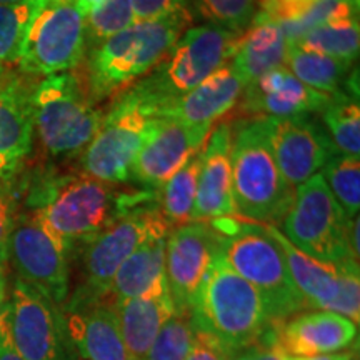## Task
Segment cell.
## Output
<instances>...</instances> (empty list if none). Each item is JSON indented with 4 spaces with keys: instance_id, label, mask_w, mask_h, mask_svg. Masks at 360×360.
Segmentation results:
<instances>
[{
    "instance_id": "cell-43",
    "label": "cell",
    "mask_w": 360,
    "mask_h": 360,
    "mask_svg": "<svg viewBox=\"0 0 360 360\" xmlns=\"http://www.w3.org/2000/svg\"><path fill=\"white\" fill-rule=\"evenodd\" d=\"M349 245H350V250H352L354 257L359 260V254H360V249H359V215H355L349 220Z\"/></svg>"
},
{
    "instance_id": "cell-21",
    "label": "cell",
    "mask_w": 360,
    "mask_h": 360,
    "mask_svg": "<svg viewBox=\"0 0 360 360\" xmlns=\"http://www.w3.org/2000/svg\"><path fill=\"white\" fill-rule=\"evenodd\" d=\"M359 326L330 310H310L277 322V340L290 357L335 354L357 342Z\"/></svg>"
},
{
    "instance_id": "cell-32",
    "label": "cell",
    "mask_w": 360,
    "mask_h": 360,
    "mask_svg": "<svg viewBox=\"0 0 360 360\" xmlns=\"http://www.w3.org/2000/svg\"><path fill=\"white\" fill-rule=\"evenodd\" d=\"M321 175L326 180L337 204L349 219L359 215L360 207V164L359 157H350L335 152L326 162Z\"/></svg>"
},
{
    "instance_id": "cell-18",
    "label": "cell",
    "mask_w": 360,
    "mask_h": 360,
    "mask_svg": "<svg viewBox=\"0 0 360 360\" xmlns=\"http://www.w3.org/2000/svg\"><path fill=\"white\" fill-rule=\"evenodd\" d=\"M217 236L209 222H188L172 229L165 242V278L175 314L188 315L210 260Z\"/></svg>"
},
{
    "instance_id": "cell-5",
    "label": "cell",
    "mask_w": 360,
    "mask_h": 360,
    "mask_svg": "<svg viewBox=\"0 0 360 360\" xmlns=\"http://www.w3.org/2000/svg\"><path fill=\"white\" fill-rule=\"evenodd\" d=\"M188 317L193 327L227 350L255 340L274 322L259 292L227 264L219 245L193 295Z\"/></svg>"
},
{
    "instance_id": "cell-33",
    "label": "cell",
    "mask_w": 360,
    "mask_h": 360,
    "mask_svg": "<svg viewBox=\"0 0 360 360\" xmlns=\"http://www.w3.org/2000/svg\"><path fill=\"white\" fill-rule=\"evenodd\" d=\"M191 12H197L207 24L242 35L257 12V0H187Z\"/></svg>"
},
{
    "instance_id": "cell-13",
    "label": "cell",
    "mask_w": 360,
    "mask_h": 360,
    "mask_svg": "<svg viewBox=\"0 0 360 360\" xmlns=\"http://www.w3.org/2000/svg\"><path fill=\"white\" fill-rule=\"evenodd\" d=\"M267 225V224H265ZM270 236L283 252L290 276L304 297L305 309L330 310L359 326L360 276L359 264L332 265L310 259L297 250L276 225H267Z\"/></svg>"
},
{
    "instance_id": "cell-35",
    "label": "cell",
    "mask_w": 360,
    "mask_h": 360,
    "mask_svg": "<svg viewBox=\"0 0 360 360\" xmlns=\"http://www.w3.org/2000/svg\"><path fill=\"white\" fill-rule=\"evenodd\" d=\"M132 24H135L132 0H105L85 15L87 47L96 49Z\"/></svg>"
},
{
    "instance_id": "cell-25",
    "label": "cell",
    "mask_w": 360,
    "mask_h": 360,
    "mask_svg": "<svg viewBox=\"0 0 360 360\" xmlns=\"http://www.w3.org/2000/svg\"><path fill=\"white\" fill-rule=\"evenodd\" d=\"M169 233L148 237L117 270L112 281L110 295L115 300L134 299L167 290L165 278V242Z\"/></svg>"
},
{
    "instance_id": "cell-36",
    "label": "cell",
    "mask_w": 360,
    "mask_h": 360,
    "mask_svg": "<svg viewBox=\"0 0 360 360\" xmlns=\"http://www.w3.org/2000/svg\"><path fill=\"white\" fill-rule=\"evenodd\" d=\"M192 335L193 323L191 317L174 314L160 328L146 360H186Z\"/></svg>"
},
{
    "instance_id": "cell-45",
    "label": "cell",
    "mask_w": 360,
    "mask_h": 360,
    "mask_svg": "<svg viewBox=\"0 0 360 360\" xmlns=\"http://www.w3.org/2000/svg\"><path fill=\"white\" fill-rule=\"evenodd\" d=\"M102 2H105V0H74V6L77 7V11L85 17L87 13L92 12L94 8L101 6Z\"/></svg>"
},
{
    "instance_id": "cell-27",
    "label": "cell",
    "mask_w": 360,
    "mask_h": 360,
    "mask_svg": "<svg viewBox=\"0 0 360 360\" xmlns=\"http://www.w3.org/2000/svg\"><path fill=\"white\" fill-rule=\"evenodd\" d=\"M283 65L307 87L327 96H337L344 92L342 87H345L354 62L289 45Z\"/></svg>"
},
{
    "instance_id": "cell-28",
    "label": "cell",
    "mask_w": 360,
    "mask_h": 360,
    "mask_svg": "<svg viewBox=\"0 0 360 360\" xmlns=\"http://www.w3.org/2000/svg\"><path fill=\"white\" fill-rule=\"evenodd\" d=\"M204 147L193 154L182 169H179L159 191V207L170 227L192 222L193 204H195L199 174L204 160Z\"/></svg>"
},
{
    "instance_id": "cell-2",
    "label": "cell",
    "mask_w": 360,
    "mask_h": 360,
    "mask_svg": "<svg viewBox=\"0 0 360 360\" xmlns=\"http://www.w3.org/2000/svg\"><path fill=\"white\" fill-rule=\"evenodd\" d=\"M225 260L259 292L270 321L283 322L305 309L304 297L290 276L289 265L267 225L237 215L209 222Z\"/></svg>"
},
{
    "instance_id": "cell-8",
    "label": "cell",
    "mask_w": 360,
    "mask_h": 360,
    "mask_svg": "<svg viewBox=\"0 0 360 360\" xmlns=\"http://www.w3.org/2000/svg\"><path fill=\"white\" fill-rule=\"evenodd\" d=\"M240 35L204 24L187 29L162 60L130 90L146 107L191 92L220 67L232 62Z\"/></svg>"
},
{
    "instance_id": "cell-42",
    "label": "cell",
    "mask_w": 360,
    "mask_h": 360,
    "mask_svg": "<svg viewBox=\"0 0 360 360\" xmlns=\"http://www.w3.org/2000/svg\"><path fill=\"white\" fill-rule=\"evenodd\" d=\"M0 360H24L22 355L17 352V349L13 347L6 310H2V314H0Z\"/></svg>"
},
{
    "instance_id": "cell-40",
    "label": "cell",
    "mask_w": 360,
    "mask_h": 360,
    "mask_svg": "<svg viewBox=\"0 0 360 360\" xmlns=\"http://www.w3.org/2000/svg\"><path fill=\"white\" fill-rule=\"evenodd\" d=\"M186 360H227V349L222 347L214 337L193 327L192 344Z\"/></svg>"
},
{
    "instance_id": "cell-37",
    "label": "cell",
    "mask_w": 360,
    "mask_h": 360,
    "mask_svg": "<svg viewBox=\"0 0 360 360\" xmlns=\"http://www.w3.org/2000/svg\"><path fill=\"white\" fill-rule=\"evenodd\" d=\"M289 355L277 340V322H272L262 335L242 347L227 350V360H287Z\"/></svg>"
},
{
    "instance_id": "cell-38",
    "label": "cell",
    "mask_w": 360,
    "mask_h": 360,
    "mask_svg": "<svg viewBox=\"0 0 360 360\" xmlns=\"http://www.w3.org/2000/svg\"><path fill=\"white\" fill-rule=\"evenodd\" d=\"M317 2L319 0H259L260 8L257 12L281 24L297 20Z\"/></svg>"
},
{
    "instance_id": "cell-16",
    "label": "cell",
    "mask_w": 360,
    "mask_h": 360,
    "mask_svg": "<svg viewBox=\"0 0 360 360\" xmlns=\"http://www.w3.org/2000/svg\"><path fill=\"white\" fill-rule=\"evenodd\" d=\"M210 129L212 125H186L155 119L147 141L135 157L129 182L141 186L142 191L159 192L204 146Z\"/></svg>"
},
{
    "instance_id": "cell-20",
    "label": "cell",
    "mask_w": 360,
    "mask_h": 360,
    "mask_svg": "<svg viewBox=\"0 0 360 360\" xmlns=\"http://www.w3.org/2000/svg\"><path fill=\"white\" fill-rule=\"evenodd\" d=\"M245 80L232 64H227L209 75L191 92L172 101L146 107L154 119L174 120L186 125H214L240 101Z\"/></svg>"
},
{
    "instance_id": "cell-11",
    "label": "cell",
    "mask_w": 360,
    "mask_h": 360,
    "mask_svg": "<svg viewBox=\"0 0 360 360\" xmlns=\"http://www.w3.org/2000/svg\"><path fill=\"white\" fill-rule=\"evenodd\" d=\"M85 51V17L74 2H52L30 27L17 69L30 77L70 72L80 65Z\"/></svg>"
},
{
    "instance_id": "cell-30",
    "label": "cell",
    "mask_w": 360,
    "mask_h": 360,
    "mask_svg": "<svg viewBox=\"0 0 360 360\" xmlns=\"http://www.w3.org/2000/svg\"><path fill=\"white\" fill-rule=\"evenodd\" d=\"M294 45L305 51L355 62L360 47L359 19L327 22V24L315 27Z\"/></svg>"
},
{
    "instance_id": "cell-23",
    "label": "cell",
    "mask_w": 360,
    "mask_h": 360,
    "mask_svg": "<svg viewBox=\"0 0 360 360\" xmlns=\"http://www.w3.org/2000/svg\"><path fill=\"white\" fill-rule=\"evenodd\" d=\"M67 334L84 360H132L117 323L114 305L103 302L65 309Z\"/></svg>"
},
{
    "instance_id": "cell-4",
    "label": "cell",
    "mask_w": 360,
    "mask_h": 360,
    "mask_svg": "<svg viewBox=\"0 0 360 360\" xmlns=\"http://www.w3.org/2000/svg\"><path fill=\"white\" fill-rule=\"evenodd\" d=\"M170 231L172 227L160 212L159 192L130 193L124 212L82 245V285L65 309L103 302L125 259L148 237Z\"/></svg>"
},
{
    "instance_id": "cell-15",
    "label": "cell",
    "mask_w": 360,
    "mask_h": 360,
    "mask_svg": "<svg viewBox=\"0 0 360 360\" xmlns=\"http://www.w3.org/2000/svg\"><path fill=\"white\" fill-rule=\"evenodd\" d=\"M34 77L0 65V188L24 165L34 142Z\"/></svg>"
},
{
    "instance_id": "cell-41",
    "label": "cell",
    "mask_w": 360,
    "mask_h": 360,
    "mask_svg": "<svg viewBox=\"0 0 360 360\" xmlns=\"http://www.w3.org/2000/svg\"><path fill=\"white\" fill-rule=\"evenodd\" d=\"M13 224L15 219H13L12 205L6 192L0 188V270L8 262V245H11Z\"/></svg>"
},
{
    "instance_id": "cell-44",
    "label": "cell",
    "mask_w": 360,
    "mask_h": 360,
    "mask_svg": "<svg viewBox=\"0 0 360 360\" xmlns=\"http://www.w3.org/2000/svg\"><path fill=\"white\" fill-rule=\"evenodd\" d=\"M355 354L352 350H342V352L335 354H323V355H314V357H290L287 360H354Z\"/></svg>"
},
{
    "instance_id": "cell-46",
    "label": "cell",
    "mask_w": 360,
    "mask_h": 360,
    "mask_svg": "<svg viewBox=\"0 0 360 360\" xmlns=\"http://www.w3.org/2000/svg\"><path fill=\"white\" fill-rule=\"evenodd\" d=\"M6 295H7V282H6V276L4 272L0 270V314H2L4 305H6Z\"/></svg>"
},
{
    "instance_id": "cell-26",
    "label": "cell",
    "mask_w": 360,
    "mask_h": 360,
    "mask_svg": "<svg viewBox=\"0 0 360 360\" xmlns=\"http://www.w3.org/2000/svg\"><path fill=\"white\" fill-rule=\"evenodd\" d=\"M287 44L278 22L264 13L255 12L247 30L240 35L236 56L231 64L245 80V85L269 70L283 65L287 56Z\"/></svg>"
},
{
    "instance_id": "cell-22",
    "label": "cell",
    "mask_w": 360,
    "mask_h": 360,
    "mask_svg": "<svg viewBox=\"0 0 360 360\" xmlns=\"http://www.w3.org/2000/svg\"><path fill=\"white\" fill-rule=\"evenodd\" d=\"M231 146V124H219L204 147V160L199 174L192 222H210L220 217L236 215L232 197Z\"/></svg>"
},
{
    "instance_id": "cell-7",
    "label": "cell",
    "mask_w": 360,
    "mask_h": 360,
    "mask_svg": "<svg viewBox=\"0 0 360 360\" xmlns=\"http://www.w3.org/2000/svg\"><path fill=\"white\" fill-rule=\"evenodd\" d=\"M87 85L74 72L49 75L34 89V130L52 159L82 155L102 122Z\"/></svg>"
},
{
    "instance_id": "cell-39",
    "label": "cell",
    "mask_w": 360,
    "mask_h": 360,
    "mask_svg": "<svg viewBox=\"0 0 360 360\" xmlns=\"http://www.w3.org/2000/svg\"><path fill=\"white\" fill-rule=\"evenodd\" d=\"M179 8H188L187 0H132L135 22L160 19Z\"/></svg>"
},
{
    "instance_id": "cell-9",
    "label": "cell",
    "mask_w": 360,
    "mask_h": 360,
    "mask_svg": "<svg viewBox=\"0 0 360 360\" xmlns=\"http://www.w3.org/2000/svg\"><path fill=\"white\" fill-rule=\"evenodd\" d=\"M349 217L337 204L321 174L294 192L289 212L281 222L283 237L310 259L332 265L359 264L349 245Z\"/></svg>"
},
{
    "instance_id": "cell-3",
    "label": "cell",
    "mask_w": 360,
    "mask_h": 360,
    "mask_svg": "<svg viewBox=\"0 0 360 360\" xmlns=\"http://www.w3.org/2000/svg\"><path fill=\"white\" fill-rule=\"evenodd\" d=\"M193 13L179 8L155 20L135 22L92 49L87 67L89 94L94 102L119 97L167 56L191 25Z\"/></svg>"
},
{
    "instance_id": "cell-19",
    "label": "cell",
    "mask_w": 360,
    "mask_h": 360,
    "mask_svg": "<svg viewBox=\"0 0 360 360\" xmlns=\"http://www.w3.org/2000/svg\"><path fill=\"white\" fill-rule=\"evenodd\" d=\"M332 96L300 82L285 65L276 67L245 85L240 112L257 119H287L321 114Z\"/></svg>"
},
{
    "instance_id": "cell-47",
    "label": "cell",
    "mask_w": 360,
    "mask_h": 360,
    "mask_svg": "<svg viewBox=\"0 0 360 360\" xmlns=\"http://www.w3.org/2000/svg\"><path fill=\"white\" fill-rule=\"evenodd\" d=\"M20 2V0H0V6H7V4H15Z\"/></svg>"
},
{
    "instance_id": "cell-34",
    "label": "cell",
    "mask_w": 360,
    "mask_h": 360,
    "mask_svg": "<svg viewBox=\"0 0 360 360\" xmlns=\"http://www.w3.org/2000/svg\"><path fill=\"white\" fill-rule=\"evenodd\" d=\"M342 19H359V0H319L302 17L278 25L287 44L294 45L315 27Z\"/></svg>"
},
{
    "instance_id": "cell-31",
    "label": "cell",
    "mask_w": 360,
    "mask_h": 360,
    "mask_svg": "<svg viewBox=\"0 0 360 360\" xmlns=\"http://www.w3.org/2000/svg\"><path fill=\"white\" fill-rule=\"evenodd\" d=\"M328 130V137L337 150L350 157H359L360 152V107L359 97L340 92L332 96L330 102L321 112Z\"/></svg>"
},
{
    "instance_id": "cell-17",
    "label": "cell",
    "mask_w": 360,
    "mask_h": 360,
    "mask_svg": "<svg viewBox=\"0 0 360 360\" xmlns=\"http://www.w3.org/2000/svg\"><path fill=\"white\" fill-rule=\"evenodd\" d=\"M269 142L278 170L294 188L321 174L326 162L339 152L312 115L269 119Z\"/></svg>"
},
{
    "instance_id": "cell-1",
    "label": "cell",
    "mask_w": 360,
    "mask_h": 360,
    "mask_svg": "<svg viewBox=\"0 0 360 360\" xmlns=\"http://www.w3.org/2000/svg\"><path fill=\"white\" fill-rule=\"evenodd\" d=\"M129 195L77 172L40 180L29 193V205L40 227L69 255L114 222Z\"/></svg>"
},
{
    "instance_id": "cell-10",
    "label": "cell",
    "mask_w": 360,
    "mask_h": 360,
    "mask_svg": "<svg viewBox=\"0 0 360 360\" xmlns=\"http://www.w3.org/2000/svg\"><path fill=\"white\" fill-rule=\"evenodd\" d=\"M155 119L132 90L115 98L101 127L80 155L82 172L103 184L129 182L130 169Z\"/></svg>"
},
{
    "instance_id": "cell-6",
    "label": "cell",
    "mask_w": 360,
    "mask_h": 360,
    "mask_svg": "<svg viewBox=\"0 0 360 360\" xmlns=\"http://www.w3.org/2000/svg\"><path fill=\"white\" fill-rule=\"evenodd\" d=\"M232 197L236 214L250 222L281 224L295 188L283 179L269 142V119L237 125L231 146Z\"/></svg>"
},
{
    "instance_id": "cell-24",
    "label": "cell",
    "mask_w": 360,
    "mask_h": 360,
    "mask_svg": "<svg viewBox=\"0 0 360 360\" xmlns=\"http://www.w3.org/2000/svg\"><path fill=\"white\" fill-rule=\"evenodd\" d=\"M117 323L132 360H146L160 328L175 314L169 289L159 294L115 300Z\"/></svg>"
},
{
    "instance_id": "cell-14",
    "label": "cell",
    "mask_w": 360,
    "mask_h": 360,
    "mask_svg": "<svg viewBox=\"0 0 360 360\" xmlns=\"http://www.w3.org/2000/svg\"><path fill=\"white\" fill-rule=\"evenodd\" d=\"M19 278L60 305L69 295V260L65 250L57 245L40 227L32 214L20 215L13 224L8 245Z\"/></svg>"
},
{
    "instance_id": "cell-12",
    "label": "cell",
    "mask_w": 360,
    "mask_h": 360,
    "mask_svg": "<svg viewBox=\"0 0 360 360\" xmlns=\"http://www.w3.org/2000/svg\"><path fill=\"white\" fill-rule=\"evenodd\" d=\"M6 315L13 347L24 360H79L60 305L17 278Z\"/></svg>"
},
{
    "instance_id": "cell-29",
    "label": "cell",
    "mask_w": 360,
    "mask_h": 360,
    "mask_svg": "<svg viewBox=\"0 0 360 360\" xmlns=\"http://www.w3.org/2000/svg\"><path fill=\"white\" fill-rule=\"evenodd\" d=\"M52 2L56 0H20L0 6V65L17 67L30 27Z\"/></svg>"
},
{
    "instance_id": "cell-48",
    "label": "cell",
    "mask_w": 360,
    "mask_h": 360,
    "mask_svg": "<svg viewBox=\"0 0 360 360\" xmlns=\"http://www.w3.org/2000/svg\"><path fill=\"white\" fill-rule=\"evenodd\" d=\"M56 2H74V0H56Z\"/></svg>"
}]
</instances>
